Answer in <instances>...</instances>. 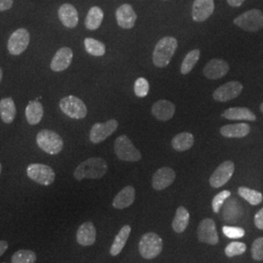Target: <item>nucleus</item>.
Instances as JSON below:
<instances>
[{
    "instance_id": "obj_1",
    "label": "nucleus",
    "mask_w": 263,
    "mask_h": 263,
    "mask_svg": "<svg viewBox=\"0 0 263 263\" xmlns=\"http://www.w3.org/2000/svg\"><path fill=\"white\" fill-rule=\"evenodd\" d=\"M108 166L105 160L100 157H93L80 163L74 171L73 176L77 180L101 179L106 174Z\"/></svg>"
},
{
    "instance_id": "obj_2",
    "label": "nucleus",
    "mask_w": 263,
    "mask_h": 263,
    "mask_svg": "<svg viewBox=\"0 0 263 263\" xmlns=\"http://www.w3.org/2000/svg\"><path fill=\"white\" fill-rule=\"evenodd\" d=\"M178 40L172 36L161 38L155 45L152 61L154 66L165 67L168 66L178 49Z\"/></svg>"
},
{
    "instance_id": "obj_3",
    "label": "nucleus",
    "mask_w": 263,
    "mask_h": 263,
    "mask_svg": "<svg viewBox=\"0 0 263 263\" xmlns=\"http://www.w3.org/2000/svg\"><path fill=\"white\" fill-rule=\"evenodd\" d=\"M163 250V240L158 234L148 232L141 237L139 243V252L145 259L157 257Z\"/></svg>"
},
{
    "instance_id": "obj_4",
    "label": "nucleus",
    "mask_w": 263,
    "mask_h": 263,
    "mask_svg": "<svg viewBox=\"0 0 263 263\" xmlns=\"http://www.w3.org/2000/svg\"><path fill=\"white\" fill-rule=\"evenodd\" d=\"M38 146L48 154L56 155L64 148V141L56 132L42 130L36 136Z\"/></svg>"
},
{
    "instance_id": "obj_5",
    "label": "nucleus",
    "mask_w": 263,
    "mask_h": 263,
    "mask_svg": "<svg viewBox=\"0 0 263 263\" xmlns=\"http://www.w3.org/2000/svg\"><path fill=\"white\" fill-rule=\"evenodd\" d=\"M114 151L117 157L122 161L138 162L141 159V152L135 147L126 135H122L115 140Z\"/></svg>"
},
{
    "instance_id": "obj_6",
    "label": "nucleus",
    "mask_w": 263,
    "mask_h": 263,
    "mask_svg": "<svg viewBox=\"0 0 263 263\" xmlns=\"http://www.w3.org/2000/svg\"><path fill=\"white\" fill-rule=\"evenodd\" d=\"M234 24L245 31H258L263 28V13L258 9L249 10L235 18Z\"/></svg>"
},
{
    "instance_id": "obj_7",
    "label": "nucleus",
    "mask_w": 263,
    "mask_h": 263,
    "mask_svg": "<svg viewBox=\"0 0 263 263\" xmlns=\"http://www.w3.org/2000/svg\"><path fill=\"white\" fill-rule=\"evenodd\" d=\"M60 108L71 119H83L87 115V106L82 100L74 96H67L61 100Z\"/></svg>"
},
{
    "instance_id": "obj_8",
    "label": "nucleus",
    "mask_w": 263,
    "mask_h": 263,
    "mask_svg": "<svg viewBox=\"0 0 263 263\" xmlns=\"http://www.w3.org/2000/svg\"><path fill=\"white\" fill-rule=\"evenodd\" d=\"M28 177L41 185H51L55 181V172L44 164H30L27 169Z\"/></svg>"
},
{
    "instance_id": "obj_9",
    "label": "nucleus",
    "mask_w": 263,
    "mask_h": 263,
    "mask_svg": "<svg viewBox=\"0 0 263 263\" xmlns=\"http://www.w3.org/2000/svg\"><path fill=\"white\" fill-rule=\"evenodd\" d=\"M30 41V35L28 29L26 28H19L15 30L10 36L7 48L10 54L13 56H19L24 53Z\"/></svg>"
},
{
    "instance_id": "obj_10",
    "label": "nucleus",
    "mask_w": 263,
    "mask_h": 263,
    "mask_svg": "<svg viewBox=\"0 0 263 263\" xmlns=\"http://www.w3.org/2000/svg\"><path fill=\"white\" fill-rule=\"evenodd\" d=\"M235 172V165L232 161H224L221 163L210 178V184L212 187L219 188L230 180Z\"/></svg>"
},
{
    "instance_id": "obj_11",
    "label": "nucleus",
    "mask_w": 263,
    "mask_h": 263,
    "mask_svg": "<svg viewBox=\"0 0 263 263\" xmlns=\"http://www.w3.org/2000/svg\"><path fill=\"white\" fill-rule=\"evenodd\" d=\"M243 84L239 81H229L218 87L213 93V98L216 102L226 103L239 97L243 91Z\"/></svg>"
},
{
    "instance_id": "obj_12",
    "label": "nucleus",
    "mask_w": 263,
    "mask_h": 263,
    "mask_svg": "<svg viewBox=\"0 0 263 263\" xmlns=\"http://www.w3.org/2000/svg\"><path fill=\"white\" fill-rule=\"evenodd\" d=\"M118 128V122L110 119L104 123H96L90 131V141L95 144L101 143L110 137Z\"/></svg>"
},
{
    "instance_id": "obj_13",
    "label": "nucleus",
    "mask_w": 263,
    "mask_h": 263,
    "mask_svg": "<svg viewBox=\"0 0 263 263\" xmlns=\"http://www.w3.org/2000/svg\"><path fill=\"white\" fill-rule=\"evenodd\" d=\"M197 236L199 241L202 243L213 246L217 244L218 234L215 221L212 218L203 219L198 226Z\"/></svg>"
},
{
    "instance_id": "obj_14",
    "label": "nucleus",
    "mask_w": 263,
    "mask_h": 263,
    "mask_svg": "<svg viewBox=\"0 0 263 263\" xmlns=\"http://www.w3.org/2000/svg\"><path fill=\"white\" fill-rule=\"evenodd\" d=\"M215 10L214 0H194L192 5V19L198 23L209 19Z\"/></svg>"
},
{
    "instance_id": "obj_15",
    "label": "nucleus",
    "mask_w": 263,
    "mask_h": 263,
    "mask_svg": "<svg viewBox=\"0 0 263 263\" xmlns=\"http://www.w3.org/2000/svg\"><path fill=\"white\" fill-rule=\"evenodd\" d=\"M228 71H229L228 63L221 59H212L210 62H208L207 65L205 66L203 70L204 76L211 80L220 79L223 76H226Z\"/></svg>"
},
{
    "instance_id": "obj_16",
    "label": "nucleus",
    "mask_w": 263,
    "mask_h": 263,
    "mask_svg": "<svg viewBox=\"0 0 263 263\" xmlns=\"http://www.w3.org/2000/svg\"><path fill=\"white\" fill-rule=\"evenodd\" d=\"M176 173L169 167H163L157 170L152 177V187L155 190L160 191L165 188L169 187L170 185L175 181Z\"/></svg>"
},
{
    "instance_id": "obj_17",
    "label": "nucleus",
    "mask_w": 263,
    "mask_h": 263,
    "mask_svg": "<svg viewBox=\"0 0 263 263\" xmlns=\"http://www.w3.org/2000/svg\"><path fill=\"white\" fill-rule=\"evenodd\" d=\"M115 16L118 26L125 29L134 28L138 19V16L134 8L130 4L127 3L122 4L120 7H118V9L116 10Z\"/></svg>"
},
{
    "instance_id": "obj_18",
    "label": "nucleus",
    "mask_w": 263,
    "mask_h": 263,
    "mask_svg": "<svg viewBox=\"0 0 263 263\" xmlns=\"http://www.w3.org/2000/svg\"><path fill=\"white\" fill-rule=\"evenodd\" d=\"M73 59V52L70 48L63 47L57 51L56 55L52 59L50 67L53 71L60 72L66 70L70 66Z\"/></svg>"
},
{
    "instance_id": "obj_19",
    "label": "nucleus",
    "mask_w": 263,
    "mask_h": 263,
    "mask_svg": "<svg viewBox=\"0 0 263 263\" xmlns=\"http://www.w3.org/2000/svg\"><path fill=\"white\" fill-rule=\"evenodd\" d=\"M176 111V106L167 100H160L152 105L151 112L160 121H168L173 118Z\"/></svg>"
},
{
    "instance_id": "obj_20",
    "label": "nucleus",
    "mask_w": 263,
    "mask_h": 263,
    "mask_svg": "<svg viewBox=\"0 0 263 263\" xmlns=\"http://www.w3.org/2000/svg\"><path fill=\"white\" fill-rule=\"evenodd\" d=\"M59 19L67 28H74L78 25L79 17L76 7L69 3L63 4L58 11Z\"/></svg>"
},
{
    "instance_id": "obj_21",
    "label": "nucleus",
    "mask_w": 263,
    "mask_h": 263,
    "mask_svg": "<svg viewBox=\"0 0 263 263\" xmlns=\"http://www.w3.org/2000/svg\"><path fill=\"white\" fill-rule=\"evenodd\" d=\"M96 237H97V231H96V227L92 222H84L83 224H81L76 233L77 243L84 247L94 245L96 242Z\"/></svg>"
},
{
    "instance_id": "obj_22",
    "label": "nucleus",
    "mask_w": 263,
    "mask_h": 263,
    "mask_svg": "<svg viewBox=\"0 0 263 263\" xmlns=\"http://www.w3.org/2000/svg\"><path fill=\"white\" fill-rule=\"evenodd\" d=\"M251 133V127L247 123L226 125L220 128V134L228 139H241Z\"/></svg>"
},
{
    "instance_id": "obj_23",
    "label": "nucleus",
    "mask_w": 263,
    "mask_h": 263,
    "mask_svg": "<svg viewBox=\"0 0 263 263\" xmlns=\"http://www.w3.org/2000/svg\"><path fill=\"white\" fill-rule=\"evenodd\" d=\"M136 198V190L135 188L128 185L123 188L122 190L113 199L112 206L115 209L122 210L130 207L134 203Z\"/></svg>"
},
{
    "instance_id": "obj_24",
    "label": "nucleus",
    "mask_w": 263,
    "mask_h": 263,
    "mask_svg": "<svg viewBox=\"0 0 263 263\" xmlns=\"http://www.w3.org/2000/svg\"><path fill=\"white\" fill-rule=\"evenodd\" d=\"M222 116L228 120H242L255 121L256 116L251 109L247 107H231L222 113Z\"/></svg>"
},
{
    "instance_id": "obj_25",
    "label": "nucleus",
    "mask_w": 263,
    "mask_h": 263,
    "mask_svg": "<svg viewBox=\"0 0 263 263\" xmlns=\"http://www.w3.org/2000/svg\"><path fill=\"white\" fill-rule=\"evenodd\" d=\"M0 117L5 124H11L16 117V105L12 98H4L0 101Z\"/></svg>"
},
{
    "instance_id": "obj_26",
    "label": "nucleus",
    "mask_w": 263,
    "mask_h": 263,
    "mask_svg": "<svg viewBox=\"0 0 263 263\" xmlns=\"http://www.w3.org/2000/svg\"><path fill=\"white\" fill-rule=\"evenodd\" d=\"M44 109L43 105L38 101H31L28 103L26 108V117L28 124L37 125L43 118Z\"/></svg>"
},
{
    "instance_id": "obj_27",
    "label": "nucleus",
    "mask_w": 263,
    "mask_h": 263,
    "mask_svg": "<svg viewBox=\"0 0 263 263\" xmlns=\"http://www.w3.org/2000/svg\"><path fill=\"white\" fill-rule=\"evenodd\" d=\"M132 228L130 226H124L118 232V234L115 237L112 246L110 248V254L113 256H116L122 252L125 245L127 243V240L129 239V236L131 234Z\"/></svg>"
},
{
    "instance_id": "obj_28",
    "label": "nucleus",
    "mask_w": 263,
    "mask_h": 263,
    "mask_svg": "<svg viewBox=\"0 0 263 263\" xmlns=\"http://www.w3.org/2000/svg\"><path fill=\"white\" fill-rule=\"evenodd\" d=\"M194 144V137L190 133H180L172 140V146L175 151L182 152L190 149Z\"/></svg>"
},
{
    "instance_id": "obj_29",
    "label": "nucleus",
    "mask_w": 263,
    "mask_h": 263,
    "mask_svg": "<svg viewBox=\"0 0 263 263\" xmlns=\"http://www.w3.org/2000/svg\"><path fill=\"white\" fill-rule=\"evenodd\" d=\"M104 20V11L98 6H94L89 10L86 19L85 27L89 30H96L101 27Z\"/></svg>"
},
{
    "instance_id": "obj_30",
    "label": "nucleus",
    "mask_w": 263,
    "mask_h": 263,
    "mask_svg": "<svg viewBox=\"0 0 263 263\" xmlns=\"http://www.w3.org/2000/svg\"><path fill=\"white\" fill-rule=\"evenodd\" d=\"M189 213H188L187 209H185L182 206L178 208L177 212H176V216L173 220V229L175 230V232L177 233H182L185 231V229L187 228L189 224Z\"/></svg>"
},
{
    "instance_id": "obj_31",
    "label": "nucleus",
    "mask_w": 263,
    "mask_h": 263,
    "mask_svg": "<svg viewBox=\"0 0 263 263\" xmlns=\"http://www.w3.org/2000/svg\"><path fill=\"white\" fill-rule=\"evenodd\" d=\"M242 215V208L238 200L232 199L227 202L223 211V219L226 222H235L239 220Z\"/></svg>"
},
{
    "instance_id": "obj_32",
    "label": "nucleus",
    "mask_w": 263,
    "mask_h": 263,
    "mask_svg": "<svg viewBox=\"0 0 263 263\" xmlns=\"http://www.w3.org/2000/svg\"><path fill=\"white\" fill-rule=\"evenodd\" d=\"M238 194L253 206L259 205L262 202V194L259 191L251 188L241 186L238 188Z\"/></svg>"
},
{
    "instance_id": "obj_33",
    "label": "nucleus",
    "mask_w": 263,
    "mask_h": 263,
    "mask_svg": "<svg viewBox=\"0 0 263 263\" xmlns=\"http://www.w3.org/2000/svg\"><path fill=\"white\" fill-rule=\"evenodd\" d=\"M200 55H201L200 50L195 49V50L190 51L187 55L184 57L182 64L180 66L181 74H188L193 69V67L197 64L198 61L200 59Z\"/></svg>"
},
{
    "instance_id": "obj_34",
    "label": "nucleus",
    "mask_w": 263,
    "mask_h": 263,
    "mask_svg": "<svg viewBox=\"0 0 263 263\" xmlns=\"http://www.w3.org/2000/svg\"><path fill=\"white\" fill-rule=\"evenodd\" d=\"M84 46L87 53L91 56L102 57L105 54V45L94 38H85Z\"/></svg>"
},
{
    "instance_id": "obj_35",
    "label": "nucleus",
    "mask_w": 263,
    "mask_h": 263,
    "mask_svg": "<svg viewBox=\"0 0 263 263\" xmlns=\"http://www.w3.org/2000/svg\"><path fill=\"white\" fill-rule=\"evenodd\" d=\"M35 260L36 254L28 250H20L12 256V263H34Z\"/></svg>"
},
{
    "instance_id": "obj_36",
    "label": "nucleus",
    "mask_w": 263,
    "mask_h": 263,
    "mask_svg": "<svg viewBox=\"0 0 263 263\" xmlns=\"http://www.w3.org/2000/svg\"><path fill=\"white\" fill-rule=\"evenodd\" d=\"M134 91L138 98L146 97L149 92V82L143 77L138 78L135 82Z\"/></svg>"
},
{
    "instance_id": "obj_37",
    "label": "nucleus",
    "mask_w": 263,
    "mask_h": 263,
    "mask_svg": "<svg viewBox=\"0 0 263 263\" xmlns=\"http://www.w3.org/2000/svg\"><path fill=\"white\" fill-rule=\"evenodd\" d=\"M247 250V246L242 242H231L227 245L226 248V254L228 257H233L235 255H241L244 254Z\"/></svg>"
},
{
    "instance_id": "obj_38",
    "label": "nucleus",
    "mask_w": 263,
    "mask_h": 263,
    "mask_svg": "<svg viewBox=\"0 0 263 263\" xmlns=\"http://www.w3.org/2000/svg\"><path fill=\"white\" fill-rule=\"evenodd\" d=\"M231 196V192L228 191V190H223L221 192H219L218 194H216V196L213 199L212 201V208H213V211L218 214L220 209L223 206L224 202L228 198Z\"/></svg>"
},
{
    "instance_id": "obj_39",
    "label": "nucleus",
    "mask_w": 263,
    "mask_h": 263,
    "mask_svg": "<svg viewBox=\"0 0 263 263\" xmlns=\"http://www.w3.org/2000/svg\"><path fill=\"white\" fill-rule=\"evenodd\" d=\"M222 232L229 239H240V238H243L246 234L243 228L237 227V226H223Z\"/></svg>"
},
{
    "instance_id": "obj_40",
    "label": "nucleus",
    "mask_w": 263,
    "mask_h": 263,
    "mask_svg": "<svg viewBox=\"0 0 263 263\" xmlns=\"http://www.w3.org/2000/svg\"><path fill=\"white\" fill-rule=\"evenodd\" d=\"M252 256L254 260H257V261L263 260V237L254 240L252 246Z\"/></svg>"
},
{
    "instance_id": "obj_41",
    "label": "nucleus",
    "mask_w": 263,
    "mask_h": 263,
    "mask_svg": "<svg viewBox=\"0 0 263 263\" xmlns=\"http://www.w3.org/2000/svg\"><path fill=\"white\" fill-rule=\"evenodd\" d=\"M254 224L258 229L263 230V208L254 216Z\"/></svg>"
},
{
    "instance_id": "obj_42",
    "label": "nucleus",
    "mask_w": 263,
    "mask_h": 263,
    "mask_svg": "<svg viewBox=\"0 0 263 263\" xmlns=\"http://www.w3.org/2000/svg\"><path fill=\"white\" fill-rule=\"evenodd\" d=\"M14 0H0V12L11 9L13 6Z\"/></svg>"
},
{
    "instance_id": "obj_43",
    "label": "nucleus",
    "mask_w": 263,
    "mask_h": 263,
    "mask_svg": "<svg viewBox=\"0 0 263 263\" xmlns=\"http://www.w3.org/2000/svg\"><path fill=\"white\" fill-rule=\"evenodd\" d=\"M246 0H227V3L231 7H240Z\"/></svg>"
},
{
    "instance_id": "obj_44",
    "label": "nucleus",
    "mask_w": 263,
    "mask_h": 263,
    "mask_svg": "<svg viewBox=\"0 0 263 263\" xmlns=\"http://www.w3.org/2000/svg\"><path fill=\"white\" fill-rule=\"evenodd\" d=\"M8 249V243L6 241H0V256Z\"/></svg>"
},
{
    "instance_id": "obj_45",
    "label": "nucleus",
    "mask_w": 263,
    "mask_h": 263,
    "mask_svg": "<svg viewBox=\"0 0 263 263\" xmlns=\"http://www.w3.org/2000/svg\"><path fill=\"white\" fill-rule=\"evenodd\" d=\"M2 76H3V72H2V69L0 68V82H1V80H2Z\"/></svg>"
},
{
    "instance_id": "obj_46",
    "label": "nucleus",
    "mask_w": 263,
    "mask_h": 263,
    "mask_svg": "<svg viewBox=\"0 0 263 263\" xmlns=\"http://www.w3.org/2000/svg\"><path fill=\"white\" fill-rule=\"evenodd\" d=\"M260 110H261V112L263 113V103L261 104V105H260Z\"/></svg>"
},
{
    "instance_id": "obj_47",
    "label": "nucleus",
    "mask_w": 263,
    "mask_h": 263,
    "mask_svg": "<svg viewBox=\"0 0 263 263\" xmlns=\"http://www.w3.org/2000/svg\"><path fill=\"white\" fill-rule=\"evenodd\" d=\"M1 170H2V166H1V163H0V174H1Z\"/></svg>"
}]
</instances>
